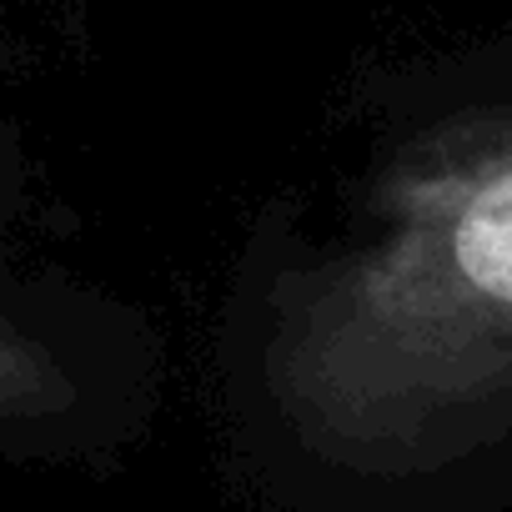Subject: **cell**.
<instances>
[{"instance_id": "1", "label": "cell", "mask_w": 512, "mask_h": 512, "mask_svg": "<svg viewBox=\"0 0 512 512\" xmlns=\"http://www.w3.org/2000/svg\"><path fill=\"white\" fill-rule=\"evenodd\" d=\"M262 387L327 467L432 477L512 437V116L387 156L367 231L287 272Z\"/></svg>"}, {"instance_id": "2", "label": "cell", "mask_w": 512, "mask_h": 512, "mask_svg": "<svg viewBox=\"0 0 512 512\" xmlns=\"http://www.w3.org/2000/svg\"><path fill=\"white\" fill-rule=\"evenodd\" d=\"M86 397L66 352L0 312V437H76Z\"/></svg>"}]
</instances>
